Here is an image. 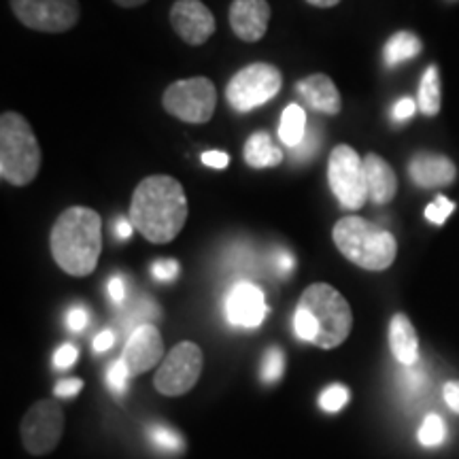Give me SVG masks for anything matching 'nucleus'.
<instances>
[{"instance_id":"2f4dec72","label":"nucleus","mask_w":459,"mask_h":459,"mask_svg":"<svg viewBox=\"0 0 459 459\" xmlns=\"http://www.w3.org/2000/svg\"><path fill=\"white\" fill-rule=\"evenodd\" d=\"M404 368L406 370L402 372V377H400L402 389H404L409 395L423 392V387H426V372L417 370L415 366H404Z\"/></svg>"},{"instance_id":"79ce46f5","label":"nucleus","mask_w":459,"mask_h":459,"mask_svg":"<svg viewBox=\"0 0 459 459\" xmlns=\"http://www.w3.org/2000/svg\"><path fill=\"white\" fill-rule=\"evenodd\" d=\"M113 344H115V332L105 330L94 338V344H91V347H94L96 353H105L113 347Z\"/></svg>"},{"instance_id":"f704fd0d","label":"nucleus","mask_w":459,"mask_h":459,"mask_svg":"<svg viewBox=\"0 0 459 459\" xmlns=\"http://www.w3.org/2000/svg\"><path fill=\"white\" fill-rule=\"evenodd\" d=\"M77 358H79L77 347H73V344H62V347L57 349L54 355V366L60 370H66V368H71L74 361H77Z\"/></svg>"},{"instance_id":"0eeeda50","label":"nucleus","mask_w":459,"mask_h":459,"mask_svg":"<svg viewBox=\"0 0 459 459\" xmlns=\"http://www.w3.org/2000/svg\"><path fill=\"white\" fill-rule=\"evenodd\" d=\"M162 105L172 117L187 124H206L217 107V90L211 79L192 77L170 83L162 96Z\"/></svg>"},{"instance_id":"f3484780","label":"nucleus","mask_w":459,"mask_h":459,"mask_svg":"<svg viewBox=\"0 0 459 459\" xmlns=\"http://www.w3.org/2000/svg\"><path fill=\"white\" fill-rule=\"evenodd\" d=\"M409 175L419 187H443L455 181L457 169L446 156L417 153L409 164Z\"/></svg>"},{"instance_id":"a211bd4d","label":"nucleus","mask_w":459,"mask_h":459,"mask_svg":"<svg viewBox=\"0 0 459 459\" xmlns=\"http://www.w3.org/2000/svg\"><path fill=\"white\" fill-rule=\"evenodd\" d=\"M364 175L366 186H368V198L375 204L392 203L395 192H398V177L389 162H385L377 153H368L364 158Z\"/></svg>"},{"instance_id":"c9c22d12","label":"nucleus","mask_w":459,"mask_h":459,"mask_svg":"<svg viewBox=\"0 0 459 459\" xmlns=\"http://www.w3.org/2000/svg\"><path fill=\"white\" fill-rule=\"evenodd\" d=\"M294 268H296V260L290 251H277V254H274V271H277V274H281V277L291 274L294 273Z\"/></svg>"},{"instance_id":"7c9ffc66","label":"nucleus","mask_w":459,"mask_h":459,"mask_svg":"<svg viewBox=\"0 0 459 459\" xmlns=\"http://www.w3.org/2000/svg\"><path fill=\"white\" fill-rule=\"evenodd\" d=\"M453 211H455V203H451V200L445 196H436L432 203L428 204L426 217L429 223H434V226H443L446 217H449Z\"/></svg>"},{"instance_id":"39448f33","label":"nucleus","mask_w":459,"mask_h":459,"mask_svg":"<svg viewBox=\"0 0 459 459\" xmlns=\"http://www.w3.org/2000/svg\"><path fill=\"white\" fill-rule=\"evenodd\" d=\"M298 307L307 308L319 325L315 344L321 349H336L347 341L353 328V313L342 294L328 283L308 285L302 291Z\"/></svg>"},{"instance_id":"37998d69","label":"nucleus","mask_w":459,"mask_h":459,"mask_svg":"<svg viewBox=\"0 0 459 459\" xmlns=\"http://www.w3.org/2000/svg\"><path fill=\"white\" fill-rule=\"evenodd\" d=\"M134 230V223L126 220V217H119V220L115 221V237H117V240H128Z\"/></svg>"},{"instance_id":"dca6fc26","label":"nucleus","mask_w":459,"mask_h":459,"mask_svg":"<svg viewBox=\"0 0 459 459\" xmlns=\"http://www.w3.org/2000/svg\"><path fill=\"white\" fill-rule=\"evenodd\" d=\"M296 91L300 94V99L307 102L313 111L324 113V115H338L342 108L341 91H338L336 83L332 82L328 74L315 73L308 74L298 82Z\"/></svg>"},{"instance_id":"f03ea898","label":"nucleus","mask_w":459,"mask_h":459,"mask_svg":"<svg viewBox=\"0 0 459 459\" xmlns=\"http://www.w3.org/2000/svg\"><path fill=\"white\" fill-rule=\"evenodd\" d=\"M51 255L71 277H88L99 266L102 220L88 206H71L57 217L49 237Z\"/></svg>"},{"instance_id":"cd10ccee","label":"nucleus","mask_w":459,"mask_h":459,"mask_svg":"<svg viewBox=\"0 0 459 459\" xmlns=\"http://www.w3.org/2000/svg\"><path fill=\"white\" fill-rule=\"evenodd\" d=\"M349 398H351V394H349V389L344 385H330L325 387L324 392L319 395V406L324 412H338L342 409L344 404H347Z\"/></svg>"},{"instance_id":"f257e3e1","label":"nucleus","mask_w":459,"mask_h":459,"mask_svg":"<svg viewBox=\"0 0 459 459\" xmlns=\"http://www.w3.org/2000/svg\"><path fill=\"white\" fill-rule=\"evenodd\" d=\"M187 220V198L183 186L169 175L143 179L132 194L130 221L149 243L164 245L179 237Z\"/></svg>"},{"instance_id":"412c9836","label":"nucleus","mask_w":459,"mask_h":459,"mask_svg":"<svg viewBox=\"0 0 459 459\" xmlns=\"http://www.w3.org/2000/svg\"><path fill=\"white\" fill-rule=\"evenodd\" d=\"M308 132V124H307V111L300 105H290L281 115V124H279V139L285 147L294 149L300 145Z\"/></svg>"},{"instance_id":"4be33fe9","label":"nucleus","mask_w":459,"mask_h":459,"mask_svg":"<svg viewBox=\"0 0 459 459\" xmlns=\"http://www.w3.org/2000/svg\"><path fill=\"white\" fill-rule=\"evenodd\" d=\"M419 54H421V41L412 32L400 30L387 41L383 57H385L387 66H398L402 62L412 60Z\"/></svg>"},{"instance_id":"4c0bfd02","label":"nucleus","mask_w":459,"mask_h":459,"mask_svg":"<svg viewBox=\"0 0 459 459\" xmlns=\"http://www.w3.org/2000/svg\"><path fill=\"white\" fill-rule=\"evenodd\" d=\"M417 111V102L412 99H400L394 107V119L395 122H406L412 113Z\"/></svg>"},{"instance_id":"393cba45","label":"nucleus","mask_w":459,"mask_h":459,"mask_svg":"<svg viewBox=\"0 0 459 459\" xmlns=\"http://www.w3.org/2000/svg\"><path fill=\"white\" fill-rule=\"evenodd\" d=\"M419 443L423 446H440L445 443L446 438V428H445V421L440 415H428L423 419L421 428H419Z\"/></svg>"},{"instance_id":"1a4fd4ad","label":"nucleus","mask_w":459,"mask_h":459,"mask_svg":"<svg viewBox=\"0 0 459 459\" xmlns=\"http://www.w3.org/2000/svg\"><path fill=\"white\" fill-rule=\"evenodd\" d=\"M203 372V351L194 342H179L166 355L156 372V389L162 395L177 398L187 394L198 383Z\"/></svg>"},{"instance_id":"e433bc0d","label":"nucleus","mask_w":459,"mask_h":459,"mask_svg":"<svg viewBox=\"0 0 459 459\" xmlns=\"http://www.w3.org/2000/svg\"><path fill=\"white\" fill-rule=\"evenodd\" d=\"M82 389H83V381H79V378H65V381L57 383L54 394L57 398H73V395H77Z\"/></svg>"},{"instance_id":"58836bf2","label":"nucleus","mask_w":459,"mask_h":459,"mask_svg":"<svg viewBox=\"0 0 459 459\" xmlns=\"http://www.w3.org/2000/svg\"><path fill=\"white\" fill-rule=\"evenodd\" d=\"M203 164L209 169L223 170L230 164V156L226 152H204L203 153Z\"/></svg>"},{"instance_id":"ea45409f","label":"nucleus","mask_w":459,"mask_h":459,"mask_svg":"<svg viewBox=\"0 0 459 459\" xmlns=\"http://www.w3.org/2000/svg\"><path fill=\"white\" fill-rule=\"evenodd\" d=\"M126 294H128V290H126V283H124V277H111V281H108V298L115 304H124L126 300Z\"/></svg>"},{"instance_id":"473e14b6","label":"nucleus","mask_w":459,"mask_h":459,"mask_svg":"<svg viewBox=\"0 0 459 459\" xmlns=\"http://www.w3.org/2000/svg\"><path fill=\"white\" fill-rule=\"evenodd\" d=\"M179 271H181L179 262H175V260H158V262H153V266H152L153 279L162 281V283L175 281L177 277H179Z\"/></svg>"},{"instance_id":"7ed1b4c3","label":"nucleus","mask_w":459,"mask_h":459,"mask_svg":"<svg viewBox=\"0 0 459 459\" xmlns=\"http://www.w3.org/2000/svg\"><path fill=\"white\" fill-rule=\"evenodd\" d=\"M332 237L338 251L364 271H385L398 254V243L392 234L361 217H342Z\"/></svg>"},{"instance_id":"c85d7f7f","label":"nucleus","mask_w":459,"mask_h":459,"mask_svg":"<svg viewBox=\"0 0 459 459\" xmlns=\"http://www.w3.org/2000/svg\"><path fill=\"white\" fill-rule=\"evenodd\" d=\"M319 141H321L319 132L315 130V128H308L307 136H304V141L300 143V145L294 147V149H290L291 162H294V164H304V162H308V160H311L313 156H317Z\"/></svg>"},{"instance_id":"72a5a7b5","label":"nucleus","mask_w":459,"mask_h":459,"mask_svg":"<svg viewBox=\"0 0 459 459\" xmlns=\"http://www.w3.org/2000/svg\"><path fill=\"white\" fill-rule=\"evenodd\" d=\"M66 328L71 332H83L90 324V313L83 307H73L66 311Z\"/></svg>"},{"instance_id":"a19ab883","label":"nucleus","mask_w":459,"mask_h":459,"mask_svg":"<svg viewBox=\"0 0 459 459\" xmlns=\"http://www.w3.org/2000/svg\"><path fill=\"white\" fill-rule=\"evenodd\" d=\"M443 398L446 402V406L459 415V381L446 383V385L443 387Z\"/></svg>"},{"instance_id":"b1692460","label":"nucleus","mask_w":459,"mask_h":459,"mask_svg":"<svg viewBox=\"0 0 459 459\" xmlns=\"http://www.w3.org/2000/svg\"><path fill=\"white\" fill-rule=\"evenodd\" d=\"M147 440L156 446L158 451L164 453H181L186 449V443H183L181 434L175 432V429L169 426H162V423H152L147 428Z\"/></svg>"},{"instance_id":"c03bdc74","label":"nucleus","mask_w":459,"mask_h":459,"mask_svg":"<svg viewBox=\"0 0 459 459\" xmlns=\"http://www.w3.org/2000/svg\"><path fill=\"white\" fill-rule=\"evenodd\" d=\"M308 4H313V7H321V9H330V7H336L341 0H307Z\"/></svg>"},{"instance_id":"2eb2a0df","label":"nucleus","mask_w":459,"mask_h":459,"mask_svg":"<svg viewBox=\"0 0 459 459\" xmlns=\"http://www.w3.org/2000/svg\"><path fill=\"white\" fill-rule=\"evenodd\" d=\"M230 26L240 41L255 43L266 34L271 4L266 0H234L230 4Z\"/></svg>"},{"instance_id":"9d476101","label":"nucleus","mask_w":459,"mask_h":459,"mask_svg":"<svg viewBox=\"0 0 459 459\" xmlns=\"http://www.w3.org/2000/svg\"><path fill=\"white\" fill-rule=\"evenodd\" d=\"M11 9L22 24L39 32H66L79 22L77 0H11Z\"/></svg>"},{"instance_id":"f8f14e48","label":"nucleus","mask_w":459,"mask_h":459,"mask_svg":"<svg viewBox=\"0 0 459 459\" xmlns=\"http://www.w3.org/2000/svg\"><path fill=\"white\" fill-rule=\"evenodd\" d=\"M226 319L232 328L255 330L268 317L266 294L249 281H238L226 296Z\"/></svg>"},{"instance_id":"6ab92c4d","label":"nucleus","mask_w":459,"mask_h":459,"mask_svg":"<svg viewBox=\"0 0 459 459\" xmlns=\"http://www.w3.org/2000/svg\"><path fill=\"white\" fill-rule=\"evenodd\" d=\"M389 349L400 366H415L419 361V338L406 315H394L389 321Z\"/></svg>"},{"instance_id":"20e7f679","label":"nucleus","mask_w":459,"mask_h":459,"mask_svg":"<svg viewBox=\"0 0 459 459\" xmlns=\"http://www.w3.org/2000/svg\"><path fill=\"white\" fill-rule=\"evenodd\" d=\"M41 147L32 126L20 113L0 117V177L11 186H28L41 169Z\"/></svg>"},{"instance_id":"a878e982","label":"nucleus","mask_w":459,"mask_h":459,"mask_svg":"<svg viewBox=\"0 0 459 459\" xmlns=\"http://www.w3.org/2000/svg\"><path fill=\"white\" fill-rule=\"evenodd\" d=\"M283 372H285V355L279 347H271L266 353H264V359H262V372H260L262 383L273 385V383L281 381Z\"/></svg>"},{"instance_id":"423d86ee","label":"nucleus","mask_w":459,"mask_h":459,"mask_svg":"<svg viewBox=\"0 0 459 459\" xmlns=\"http://www.w3.org/2000/svg\"><path fill=\"white\" fill-rule=\"evenodd\" d=\"M283 88V74L274 65L255 62L234 74L226 88L230 107L238 113H249L254 108L271 102Z\"/></svg>"},{"instance_id":"ddd939ff","label":"nucleus","mask_w":459,"mask_h":459,"mask_svg":"<svg viewBox=\"0 0 459 459\" xmlns=\"http://www.w3.org/2000/svg\"><path fill=\"white\" fill-rule=\"evenodd\" d=\"M170 24L187 45H204L215 32V17L200 0H177L170 9Z\"/></svg>"},{"instance_id":"4468645a","label":"nucleus","mask_w":459,"mask_h":459,"mask_svg":"<svg viewBox=\"0 0 459 459\" xmlns=\"http://www.w3.org/2000/svg\"><path fill=\"white\" fill-rule=\"evenodd\" d=\"M162 351L164 342L156 325L143 324L132 332L128 341H126L122 359L126 361V366H128L130 375L136 377L152 370L153 366L162 359Z\"/></svg>"},{"instance_id":"5701e85b","label":"nucleus","mask_w":459,"mask_h":459,"mask_svg":"<svg viewBox=\"0 0 459 459\" xmlns=\"http://www.w3.org/2000/svg\"><path fill=\"white\" fill-rule=\"evenodd\" d=\"M417 107L419 111L428 117H434L440 111V77H438V66H428V71L423 73L421 85H419V96H417Z\"/></svg>"},{"instance_id":"6e6552de","label":"nucleus","mask_w":459,"mask_h":459,"mask_svg":"<svg viewBox=\"0 0 459 459\" xmlns=\"http://www.w3.org/2000/svg\"><path fill=\"white\" fill-rule=\"evenodd\" d=\"M328 183L342 209L358 211L368 200L364 160L349 145H336L328 160Z\"/></svg>"},{"instance_id":"a18cd8bd","label":"nucleus","mask_w":459,"mask_h":459,"mask_svg":"<svg viewBox=\"0 0 459 459\" xmlns=\"http://www.w3.org/2000/svg\"><path fill=\"white\" fill-rule=\"evenodd\" d=\"M113 3L124 9H134V7H141V4H145L147 0H113Z\"/></svg>"},{"instance_id":"bb28decb","label":"nucleus","mask_w":459,"mask_h":459,"mask_svg":"<svg viewBox=\"0 0 459 459\" xmlns=\"http://www.w3.org/2000/svg\"><path fill=\"white\" fill-rule=\"evenodd\" d=\"M294 332H296V336L304 342H313L315 344V341H317L319 325H317V321H315L313 315L307 311V308H302V307L296 308Z\"/></svg>"},{"instance_id":"9b49d317","label":"nucleus","mask_w":459,"mask_h":459,"mask_svg":"<svg viewBox=\"0 0 459 459\" xmlns=\"http://www.w3.org/2000/svg\"><path fill=\"white\" fill-rule=\"evenodd\" d=\"M65 432V412L57 402L41 400L22 419V443L32 455L54 451Z\"/></svg>"},{"instance_id":"aec40b11","label":"nucleus","mask_w":459,"mask_h":459,"mask_svg":"<svg viewBox=\"0 0 459 459\" xmlns=\"http://www.w3.org/2000/svg\"><path fill=\"white\" fill-rule=\"evenodd\" d=\"M243 156L251 169H273L283 162V152L274 145L268 132H254L245 143Z\"/></svg>"},{"instance_id":"c756f323","label":"nucleus","mask_w":459,"mask_h":459,"mask_svg":"<svg viewBox=\"0 0 459 459\" xmlns=\"http://www.w3.org/2000/svg\"><path fill=\"white\" fill-rule=\"evenodd\" d=\"M130 377L132 375H130L128 366H126V361L122 358H119L107 372V385L111 387L113 394L122 395L126 392V387H128V378Z\"/></svg>"}]
</instances>
